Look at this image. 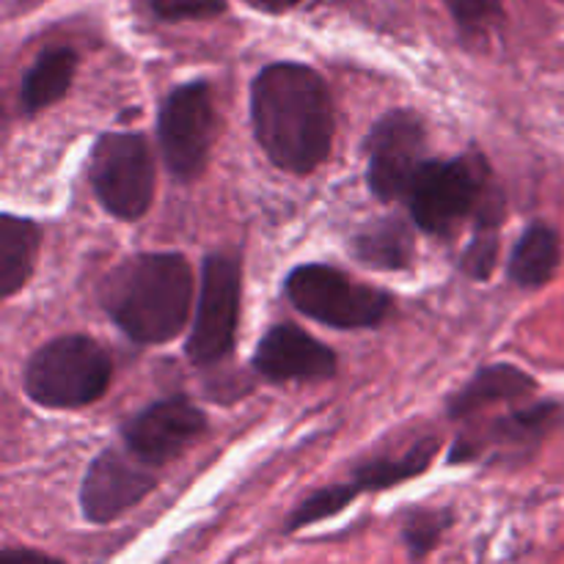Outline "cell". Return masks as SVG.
<instances>
[{
  "mask_svg": "<svg viewBox=\"0 0 564 564\" xmlns=\"http://www.w3.org/2000/svg\"><path fill=\"white\" fill-rule=\"evenodd\" d=\"M251 121L270 163L295 176L317 171L334 147V99L317 69L268 64L251 83Z\"/></svg>",
  "mask_w": 564,
  "mask_h": 564,
  "instance_id": "obj_1",
  "label": "cell"
},
{
  "mask_svg": "<svg viewBox=\"0 0 564 564\" xmlns=\"http://www.w3.org/2000/svg\"><path fill=\"white\" fill-rule=\"evenodd\" d=\"M99 303L132 341L165 345L191 317L193 270L180 253H138L105 275Z\"/></svg>",
  "mask_w": 564,
  "mask_h": 564,
  "instance_id": "obj_2",
  "label": "cell"
},
{
  "mask_svg": "<svg viewBox=\"0 0 564 564\" xmlns=\"http://www.w3.org/2000/svg\"><path fill=\"white\" fill-rule=\"evenodd\" d=\"M113 378L110 356L88 336H58L39 347L25 364V394L50 411L97 402Z\"/></svg>",
  "mask_w": 564,
  "mask_h": 564,
  "instance_id": "obj_3",
  "label": "cell"
},
{
  "mask_svg": "<svg viewBox=\"0 0 564 564\" xmlns=\"http://www.w3.org/2000/svg\"><path fill=\"white\" fill-rule=\"evenodd\" d=\"M438 455V438L435 435H424L416 438L405 449L394 452H380V455L369 457V460L358 463L350 474H347L341 482L328 485V488L317 490V494L306 496L295 510L286 516L284 532L295 534L301 529L314 527L319 521H328V518L339 516L356 499L367 494H380V490H389L394 485L408 482V479L419 477L430 468V463Z\"/></svg>",
  "mask_w": 564,
  "mask_h": 564,
  "instance_id": "obj_4",
  "label": "cell"
},
{
  "mask_svg": "<svg viewBox=\"0 0 564 564\" xmlns=\"http://www.w3.org/2000/svg\"><path fill=\"white\" fill-rule=\"evenodd\" d=\"M292 306L339 330L375 328L391 314V297L328 264H301L284 281Z\"/></svg>",
  "mask_w": 564,
  "mask_h": 564,
  "instance_id": "obj_5",
  "label": "cell"
},
{
  "mask_svg": "<svg viewBox=\"0 0 564 564\" xmlns=\"http://www.w3.org/2000/svg\"><path fill=\"white\" fill-rule=\"evenodd\" d=\"M88 180L99 204L119 220H138L154 198V160L141 132H105L88 158Z\"/></svg>",
  "mask_w": 564,
  "mask_h": 564,
  "instance_id": "obj_6",
  "label": "cell"
},
{
  "mask_svg": "<svg viewBox=\"0 0 564 564\" xmlns=\"http://www.w3.org/2000/svg\"><path fill=\"white\" fill-rule=\"evenodd\" d=\"M158 138L174 180L193 182L202 176L215 141V105L209 83L191 80L165 97L158 113Z\"/></svg>",
  "mask_w": 564,
  "mask_h": 564,
  "instance_id": "obj_7",
  "label": "cell"
},
{
  "mask_svg": "<svg viewBox=\"0 0 564 564\" xmlns=\"http://www.w3.org/2000/svg\"><path fill=\"white\" fill-rule=\"evenodd\" d=\"M240 264L224 253H209L202 264L196 317L187 336V358L198 367L229 356L240 317Z\"/></svg>",
  "mask_w": 564,
  "mask_h": 564,
  "instance_id": "obj_8",
  "label": "cell"
},
{
  "mask_svg": "<svg viewBox=\"0 0 564 564\" xmlns=\"http://www.w3.org/2000/svg\"><path fill=\"white\" fill-rule=\"evenodd\" d=\"M485 196V176L474 160H427L413 180L408 207L419 229L449 235Z\"/></svg>",
  "mask_w": 564,
  "mask_h": 564,
  "instance_id": "obj_9",
  "label": "cell"
},
{
  "mask_svg": "<svg viewBox=\"0 0 564 564\" xmlns=\"http://www.w3.org/2000/svg\"><path fill=\"white\" fill-rule=\"evenodd\" d=\"M367 180L380 202L408 198L427 152V130L413 110H389L369 132Z\"/></svg>",
  "mask_w": 564,
  "mask_h": 564,
  "instance_id": "obj_10",
  "label": "cell"
},
{
  "mask_svg": "<svg viewBox=\"0 0 564 564\" xmlns=\"http://www.w3.org/2000/svg\"><path fill=\"white\" fill-rule=\"evenodd\" d=\"M204 433H207V416L185 397L154 402L121 424L127 452L147 466H163L174 460Z\"/></svg>",
  "mask_w": 564,
  "mask_h": 564,
  "instance_id": "obj_11",
  "label": "cell"
},
{
  "mask_svg": "<svg viewBox=\"0 0 564 564\" xmlns=\"http://www.w3.org/2000/svg\"><path fill=\"white\" fill-rule=\"evenodd\" d=\"M154 488H158V477L135 455L119 449L99 452L83 477V518L102 527L141 505Z\"/></svg>",
  "mask_w": 564,
  "mask_h": 564,
  "instance_id": "obj_12",
  "label": "cell"
},
{
  "mask_svg": "<svg viewBox=\"0 0 564 564\" xmlns=\"http://www.w3.org/2000/svg\"><path fill=\"white\" fill-rule=\"evenodd\" d=\"M339 358L292 323H279L259 339L253 352V369L264 380L286 383V380H328L336 375Z\"/></svg>",
  "mask_w": 564,
  "mask_h": 564,
  "instance_id": "obj_13",
  "label": "cell"
},
{
  "mask_svg": "<svg viewBox=\"0 0 564 564\" xmlns=\"http://www.w3.org/2000/svg\"><path fill=\"white\" fill-rule=\"evenodd\" d=\"M562 419V405L556 402H540V405L527 408V411H516L510 416L499 419L490 424L488 430H479L477 435H460L452 449L449 463H474L482 460L485 455L496 452V455H510L512 449H529V444L543 441L556 422Z\"/></svg>",
  "mask_w": 564,
  "mask_h": 564,
  "instance_id": "obj_14",
  "label": "cell"
},
{
  "mask_svg": "<svg viewBox=\"0 0 564 564\" xmlns=\"http://www.w3.org/2000/svg\"><path fill=\"white\" fill-rule=\"evenodd\" d=\"M538 391V380L523 369L512 367V364H490V367L479 369L460 391L449 397L446 402V416L449 419H468L477 416L479 411L499 402L518 400Z\"/></svg>",
  "mask_w": 564,
  "mask_h": 564,
  "instance_id": "obj_15",
  "label": "cell"
},
{
  "mask_svg": "<svg viewBox=\"0 0 564 564\" xmlns=\"http://www.w3.org/2000/svg\"><path fill=\"white\" fill-rule=\"evenodd\" d=\"M77 72V53L72 47H50L33 61L20 83V110L25 116L50 108L69 94Z\"/></svg>",
  "mask_w": 564,
  "mask_h": 564,
  "instance_id": "obj_16",
  "label": "cell"
},
{
  "mask_svg": "<svg viewBox=\"0 0 564 564\" xmlns=\"http://www.w3.org/2000/svg\"><path fill=\"white\" fill-rule=\"evenodd\" d=\"M39 226L31 218L6 213L0 218V292L17 295L28 284L39 253Z\"/></svg>",
  "mask_w": 564,
  "mask_h": 564,
  "instance_id": "obj_17",
  "label": "cell"
},
{
  "mask_svg": "<svg viewBox=\"0 0 564 564\" xmlns=\"http://www.w3.org/2000/svg\"><path fill=\"white\" fill-rule=\"evenodd\" d=\"M562 242L560 235L549 224H532L521 235L510 257V279L518 286L538 290L549 284L560 270Z\"/></svg>",
  "mask_w": 564,
  "mask_h": 564,
  "instance_id": "obj_18",
  "label": "cell"
},
{
  "mask_svg": "<svg viewBox=\"0 0 564 564\" xmlns=\"http://www.w3.org/2000/svg\"><path fill=\"white\" fill-rule=\"evenodd\" d=\"M350 248L358 262L375 270H408L413 264V253H416L411 229L397 218L369 224L367 229L352 237Z\"/></svg>",
  "mask_w": 564,
  "mask_h": 564,
  "instance_id": "obj_19",
  "label": "cell"
},
{
  "mask_svg": "<svg viewBox=\"0 0 564 564\" xmlns=\"http://www.w3.org/2000/svg\"><path fill=\"white\" fill-rule=\"evenodd\" d=\"M466 44L485 47L505 25V0H444Z\"/></svg>",
  "mask_w": 564,
  "mask_h": 564,
  "instance_id": "obj_20",
  "label": "cell"
},
{
  "mask_svg": "<svg viewBox=\"0 0 564 564\" xmlns=\"http://www.w3.org/2000/svg\"><path fill=\"white\" fill-rule=\"evenodd\" d=\"M449 527L452 512L446 510H416L413 516H408V521L402 523V543H405L411 560L424 562V556L433 554Z\"/></svg>",
  "mask_w": 564,
  "mask_h": 564,
  "instance_id": "obj_21",
  "label": "cell"
},
{
  "mask_svg": "<svg viewBox=\"0 0 564 564\" xmlns=\"http://www.w3.org/2000/svg\"><path fill=\"white\" fill-rule=\"evenodd\" d=\"M496 259H499V220H479V229L474 235V240L468 242V248L460 257V270L471 279L485 281L490 279L496 268Z\"/></svg>",
  "mask_w": 564,
  "mask_h": 564,
  "instance_id": "obj_22",
  "label": "cell"
},
{
  "mask_svg": "<svg viewBox=\"0 0 564 564\" xmlns=\"http://www.w3.org/2000/svg\"><path fill=\"white\" fill-rule=\"evenodd\" d=\"M160 22L213 20L226 11V0H147Z\"/></svg>",
  "mask_w": 564,
  "mask_h": 564,
  "instance_id": "obj_23",
  "label": "cell"
},
{
  "mask_svg": "<svg viewBox=\"0 0 564 564\" xmlns=\"http://www.w3.org/2000/svg\"><path fill=\"white\" fill-rule=\"evenodd\" d=\"M0 564H64L55 556L44 554L36 549H20V545H11V549L0 551Z\"/></svg>",
  "mask_w": 564,
  "mask_h": 564,
  "instance_id": "obj_24",
  "label": "cell"
},
{
  "mask_svg": "<svg viewBox=\"0 0 564 564\" xmlns=\"http://www.w3.org/2000/svg\"><path fill=\"white\" fill-rule=\"evenodd\" d=\"M251 9L262 11V14H286V11H292L295 6H301L303 0H246Z\"/></svg>",
  "mask_w": 564,
  "mask_h": 564,
  "instance_id": "obj_25",
  "label": "cell"
}]
</instances>
